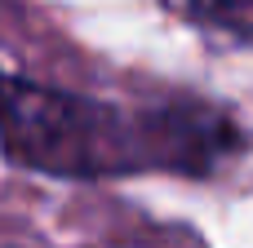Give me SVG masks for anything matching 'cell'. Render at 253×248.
Here are the masks:
<instances>
[{
    "label": "cell",
    "instance_id": "cell-1",
    "mask_svg": "<svg viewBox=\"0 0 253 248\" xmlns=\"http://www.w3.org/2000/svg\"><path fill=\"white\" fill-rule=\"evenodd\" d=\"M0 146L9 160L58 173V177H102V173H129L147 164H173L165 146H187L196 164H205L200 146H222L191 133H160L147 124H133L129 115L84 102L18 75H0Z\"/></svg>",
    "mask_w": 253,
    "mask_h": 248
},
{
    "label": "cell",
    "instance_id": "cell-2",
    "mask_svg": "<svg viewBox=\"0 0 253 248\" xmlns=\"http://www.w3.org/2000/svg\"><path fill=\"white\" fill-rule=\"evenodd\" d=\"M191 9L222 31L253 35V0H191Z\"/></svg>",
    "mask_w": 253,
    "mask_h": 248
}]
</instances>
